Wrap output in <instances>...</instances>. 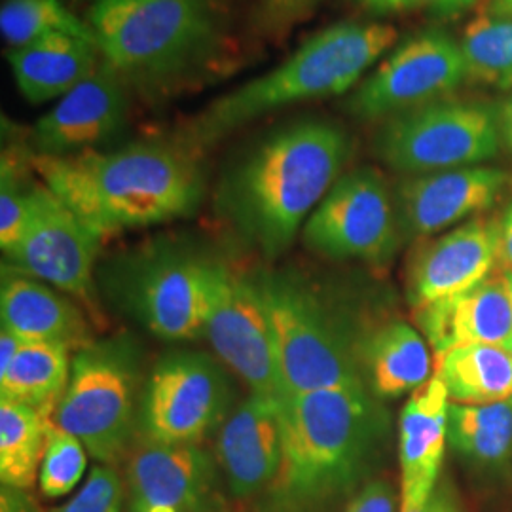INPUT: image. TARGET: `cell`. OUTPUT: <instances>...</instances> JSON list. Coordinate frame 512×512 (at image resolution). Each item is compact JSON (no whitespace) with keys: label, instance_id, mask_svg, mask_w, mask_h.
Listing matches in <instances>:
<instances>
[{"label":"cell","instance_id":"cell-14","mask_svg":"<svg viewBox=\"0 0 512 512\" xmlns=\"http://www.w3.org/2000/svg\"><path fill=\"white\" fill-rule=\"evenodd\" d=\"M101 239L46 184L35 181L27 226L14 249L4 255V266L92 306Z\"/></svg>","mask_w":512,"mask_h":512},{"label":"cell","instance_id":"cell-2","mask_svg":"<svg viewBox=\"0 0 512 512\" xmlns=\"http://www.w3.org/2000/svg\"><path fill=\"white\" fill-rule=\"evenodd\" d=\"M349 158L351 137L334 122L308 118L277 128L226 171L219 213L262 255H283Z\"/></svg>","mask_w":512,"mask_h":512},{"label":"cell","instance_id":"cell-40","mask_svg":"<svg viewBox=\"0 0 512 512\" xmlns=\"http://www.w3.org/2000/svg\"><path fill=\"white\" fill-rule=\"evenodd\" d=\"M478 2L482 0H425V8L433 18L452 19L473 10Z\"/></svg>","mask_w":512,"mask_h":512},{"label":"cell","instance_id":"cell-30","mask_svg":"<svg viewBox=\"0 0 512 512\" xmlns=\"http://www.w3.org/2000/svg\"><path fill=\"white\" fill-rule=\"evenodd\" d=\"M0 33L12 48L52 35L97 44L90 21L78 18L61 0H6L0 10Z\"/></svg>","mask_w":512,"mask_h":512},{"label":"cell","instance_id":"cell-13","mask_svg":"<svg viewBox=\"0 0 512 512\" xmlns=\"http://www.w3.org/2000/svg\"><path fill=\"white\" fill-rule=\"evenodd\" d=\"M469 80L461 44L442 29H423L395 44L349 95L355 118L384 122L456 95Z\"/></svg>","mask_w":512,"mask_h":512},{"label":"cell","instance_id":"cell-3","mask_svg":"<svg viewBox=\"0 0 512 512\" xmlns=\"http://www.w3.org/2000/svg\"><path fill=\"white\" fill-rule=\"evenodd\" d=\"M192 148L137 143L114 152L33 156L38 181L71 207L99 238L190 217L203 196Z\"/></svg>","mask_w":512,"mask_h":512},{"label":"cell","instance_id":"cell-31","mask_svg":"<svg viewBox=\"0 0 512 512\" xmlns=\"http://www.w3.org/2000/svg\"><path fill=\"white\" fill-rule=\"evenodd\" d=\"M31 164L27 158H16L14 152L2 154L0 171V247L6 255L14 249L31 213V192L35 181L29 177Z\"/></svg>","mask_w":512,"mask_h":512},{"label":"cell","instance_id":"cell-26","mask_svg":"<svg viewBox=\"0 0 512 512\" xmlns=\"http://www.w3.org/2000/svg\"><path fill=\"white\" fill-rule=\"evenodd\" d=\"M435 376L450 403L467 406L512 401L511 349L475 344L435 355Z\"/></svg>","mask_w":512,"mask_h":512},{"label":"cell","instance_id":"cell-21","mask_svg":"<svg viewBox=\"0 0 512 512\" xmlns=\"http://www.w3.org/2000/svg\"><path fill=\"white\" fill-rule=\"evenodd\" d=\"M416 327L439 355L475 344L512 348V306L501 275L414 310Z\"/></svg>","mask_w":512,"mask_h":512},{"label":"cell","instance_id":"cell-27","mask_svg":"<svg viewBox=\"0 0 512 512\" xmlns=\"http://www.w3.org/2000/svg\"><path fill=\"white\" fill-rule=\"evenodd\" d=\"M73 353L57 344L23 342L14 363L0 374V399L27 404L54 420L71 374Z\"/></svg>","mask_w":512,"mask_h":512},{"label":"cell","instance_id":"cell-10","mask_svg":"<svg viewBox=\"0 0 512 512\" xmlns=\"http://www.w3.org/2000/svg\"><path fill=\"white\" fill-rule=\"evenodd\" d=\"M234 385L219 361L202 351H169L152 366L141 395V437L202 444L234 410Z\"/></svg>","mask_w":512,"mask_h":512},{"label":"cell","instance_id":"cell-11","mask_svg":"<svg viewBox=\"0 0 512 512\" xmlns=\"http://www.w3.org/2000/svg\"><path fill=\"white\" fill-rule=\"evenodd\" d=\"M203 338L251 393L277 403L287 399L274 336L253 275H241L220 258H207Z\"/></svg>","mask_w":512,"mask_h":512},{"label":"cell","instance_id":"cell-22","mask_svg":"<svg viewBox=\"0 0 512 512\" xmlns=\"http://www.w3.org/2000/svg\"><path fill=\"white\" fill-rule=\"evenodd\" d=\"M448 408V391L435 374L404 404L397 440L401 512L420 509L439 484L448 446Z\"/></svg>","mask_w":512,"mask_h":512},{"label":"cell","instance_id":"cell-32","mask_svg":"<svg viewBox=\"0 0 512 512\" xmlns=\"http://www.w3.org/2000/svg\"><path fill=\"white\" fill-rule=\"evenodd\" d=\"M86 452L88 450L80 440L54 423L48 435L44 458L40 463V492L50 499L71 494L86 471Z\"/></svg>","mask_w":512,"mask_h":512},{"label":"cell","instance_id":"cell-19","mask_svg":"<svg viewBox=\"0 0 512 512\" xmlns=\"http://www.w3.org/2000/svg\"><path fill=\"white\" fill-rule=\"evenodd\" d=\"M215 448L232 495L260 497L272 486L281 465V403L251 393L220 425Z\"/></svg>","mask_w":512,"mask_h":512},{"label":"cell","instance_id":"cell-42","mask_svg":"<svg viewBox=\"0 0 512 512\" xmlns=\"http://www.w3.org/2000/svg\"><path fill=\"white\" fill-rule=\"evenodd\" d=\"M499 122H501V137L503 147L512 154V93L505 99V103L499 107Z\"/></svg>","mask_w":512,"mask_h":512},{"label":"cell","instance_id":"cell-38","mask_svg":"<svg viewBox=\"0 0 512 512\" xmlns=\"http://www.w3.org/2000/svg\"><path fill=\"white\" fill-rule=\"evenodd\" d=\"M355 2L368 14L378 18L397 16V14L416 10L418 6H425V0H355Z\"/></svg>","mask_w":512,"mask_h":512},{"label":"cell","instance_id":"cell-36","mask_svg":"<svg viewBox=\"0 0 512 512\" xmlns=\"http://www.w3.org/2000/svg\"><path fill=\"white\" fill-rule=\"evenodd\" d=\"M412 512H465L450 478H440L431 497Z\"/></svg>","mask_w":512,"mask_h":512},{"label":"cell","instance_id":"cell-6","mask_svg":"<svg viewBox=\"0 0 512 512\" xmlns=\"http://www.w3.org/2000/svg\"><path fill=\"white\" fill-rule=\"evenodd\" d=\"M266 311L287 397L365 387L359 344L368 323H359L334 296L296 270L253 275Z\"/></svg>","mask_w":512,"mask_h":512},{"label":"cell","instance_id":"cell-28","mask_svg":"<svg viewBox=\"0 0 512 512\" xmlns=\"http://www.w3.org/2000/svg\"><path fill=\"white\" fill-rule=\"evenodd\" d=\"M54 420L27 404L0 399V480L4 486H35Z\"/></svg>","mask_w":512,"mask_h":512},{"label":"cell","instance_id":"cell-37","mask_svg":"<svg viewBox=\"0 0 512 512\" xmlns=\"http://www.w3.org/2000/svg\"><path fill=\"white\" fill-rule=\"evenodd\" d=\"M497 266L512 272V202L497 217Z\"/></svg>","mask_w":512,"mask_h":512},{"label":"cell","instance_id":"cell-17","mask_svg":"<svg viewBox=\"0 0 512 512\" xmlns=\"http://www.w3.org/2000/svg\"><path fill=\"white\" fill-rule=\"evenodd\" d=\"M128 86L103 59L73 92L59 99L29 131L33 156H69L95 150L126 124Z\"/></svg>","mask_w":512,"mask_h":512},{"label":"cell","instance_id":"cell-9","mask_svg":"<svg viewBox=\"0 0 512 512\" xmlns=\"http://www.w3.org/2000/svg\"><path fill=\"white\" fill-rule=\"evenodd\" d=\"M207 255L156 243L116 258L105 275L116 306L164 342L203 336Z\"/></svg>","mask_w":512,"mask_h":512},{"label":"cell","instance_id":"cell-41","mask_svg":"<svg viewBox=\"0 0 512 512\" xmlns=\"http://www.w3.org/2000/svg\"><path fill=\"white\" fill-rule=\"evenodd\" d=\"M21 346H23V340H19L16 334L8 330L0 332V374H4L14 363Z\"/></svg>","mask_w":512,"mask_h":512},{"label":"cell","instance_id":"cell-5","mask_svg":"<svg viewBox=\"0 0 512 512\" xmlns=\"http://www.w3.org/2000/svg\"><path fill=\"white\" fill-rule=\"evenodd\" d=\"M88 21L110 69L145 95L205 71L226 31L217 0H97Z\"/></svg>","mask_w":512,"mask_h":512},{"label":"cell","instance_id":"cell-18","mask_svg":"<svg viewBox=\"0 0 512 512\" xmlns=\"http://www.w3.org/2000/svg\"><path fill=\"white\" fill-rule=\"evenodd\" d=\"M217 461L202 444L141 440L128 452L126 482L131 511L167 505L179 512H207L217 488Z\"/></svg>","mask_w":512,"mask_h":512},{"label":"cell","instance_id":"cell-23","mask_svg":"<svg viewBox=\"0 0 512 512\" xmlns=\"http://www.w3.org/2000/svg\"><path fill=\"white\" fill-rule=\"evenodd\" d=\"M359 366L366 389L378 401L412 395L433 376L435 361L418 327L403 319L366 325L359 344Z\"/></svg>","mask_w":512,"mask_h":512},{"label":"cell","instance_id":"cell-45","mask_svg":"<svg viewBox=\"0 0 512 512\" xmlns=\"http://www.w3.org/2000/svg\"><path fill=\"white\" fill-rule=\"evenodd\" d=\"M511 353H512V348H511Z\"/></svg>","mask_w":512,"mask_h":512},{"label":"cell","instance_id":"cell-25","mask_svg":"<svg viewBox=\"0 0 512 512\" xmlns=\"http://www.w3.org/2000/svg\"><path fill=\"white\" fill-rule=\"evenodd\" d=\"M448 446L478 480L512 486V401L484 406L450 403Z\"/></svg>","mask_w":512,"mask_h":512},{"label":"cell","instance_id":"cell-39","mask_svg":"<svg viewBox=\"0 0 512 512\" xmlns=\"http://www.w3.org/2000/svg\"><path fill=\"white\" fill-rule=\"evenodd\" d=\"M0 512H40V509L35 499L27 494V490L2 484Z\"/></svg>","mask_w":512,"mask_h":512},{"label":"cell","instance_id":"cell-15","mask_svg":"<svg viewBox=\"0 0 512 512\" xmlns=\"http://www.w3.org/2000/svg\"><path fill=\"white\" fill-rule=\"evenodd\" d=\"M509 184L511 175L494 165L403 177L393 190L403 243H420L482 217L503 198Z\"/></svg>","mask_w":512,"mask_h":512},{"label":"cell","instance_id":"cell-12","mask_svg":"<svg viewBox=\"0 0 512 512\" xmlns=\"http://www.w3.org/2000/svg\"><path fill=\"white\" fill-rule=\"evenodd\" d=\"M304 247L329 260L387 266L403 245L393 190L374 167L344 173L302 228Z\"/></svg>","mask_w":512,"mask_h":512},{"label":"cell","instance_id":"cell-8","mask_svg":"<svg viewBox=\"0 0 512 512\" xmlns=\"http://www.w3.org/2000/svg\"><path fill=\"white\" fill-rule=\"evenodd\" d=\"M501 148L499 107L456 95L387 118L374 137L376 156L404 177L488 165Z\"/></svg>","mask_w":512,"mask_h":512},{"label":"cell","instance_id":"cell-44","mask_svg":"<svg viewBox=\"0 0 512 512\" xmlns=\"http://www.w3.org/2000/svg\"><path fill=\"white\" fill-rule=\"evenodd\" d=\"M503 277V283H505V289H507V293H509V298H511V306H512V272H503L501 274Z\"/></svg>","mask_w":512,"mask_h":512},{"label":"cell","instance_id":"cell-35","mask_svg":"<svg viewBox=\"0 0 512 512\" xmlns=\"http://www.w3.org/2000/svg\"><path fill=\"white\" fill-rule=\"evenodd\" d=\"M397 492L393 484L385 478H370L351 495L344 512H395Z\"/></svg>","mask_w":512,"mask_h":512},{"label":"cell","instance_id":"cell-24","mask_svg":"<svg viewBox=\"0 0 512 512\" xmlns=\"http://www.w3.org/2000/svg\"><path fill=\"white\" fill-rule=\"evenodd\" d=\"M101 61L103 55L97 44L67 35L40 38L8 52L19 92L35 105L73 92Z\"/></svg>","mask_w":512,"mask_h":512},{"label":"cell","instance_id":"cell-43","mask_svg":"<svg viewBox=\"0 0 512 512\" xmlns=\"http://www.w3.org/2000/svg\"><path fill=\"white\" fill-rule=\"evenodd\" d=\"M484 12L512 19V0H488Z\"/></svg>","mask_w":512,"mask_h":512},{"label":"cell","instance_id":"cell-1","mask_svg":"<svg viewBox=\"0 0 512 512\" xmlns=\"http://www.w3.org/2000/svg\"><path fill=\"white\" fill-rule=\"evenodd\" d=\"M283 452L260 512H327L370 480L391 418L366 387L321 389L281 403Z\"/></svg>","mask_w":512,"mask_h":512},{"label":"cell","instance_id":"cell-29","mask_svg":"<svg viewBox=\"0 0 512 512\" xmlns=\"http://www.w3.org/2000/svg\"><path fill=\"white\" fill-rule=\"evenodd\" d=\"M469 80L512 92V19L480 14L459 38Z\"/></svg>","mask_w":512,"mask_h":512},{"label":"cell","instance_id":"cell-33","mask_svg":"<svg viewBox=\"0 0 512 512\" xmlns=\"http://www.w3.org/2000/svg\"><path fill=\"white\" fill-rule=\"evenodd\" d=\"M124 480L112 465H95L80 492L52 512H122Z\"/></svg>","mask_w":512,"mask_h":512},{"label":"cell","instance_id":"cell-4","mask_svg":"<svg viewBox=\"0 0 512 512\" xmlns=\"http://www.w3.org/2000/svg\"><path fill=\"white\" fill-rule=\"evenodd\" d=\"M397 38V29L382 21L329 25L272 71L213 101L190 122L183 143L205 147L274 110L349 92L365 80Z\"/></svg>","mask_w":512,"mask_h":512},{"label":"cell","instance_id":"cell-34","mask_svg":"<svg viewBox=\"0 0 512 512\" xmlns=\"http://www.w3.org/2000/svg\"><path fill=\"white\" fill-rule=\"evenodd\" d=\"M323 0H260L256 6V27L268 35H281L298 21L308 18Z\"/></svg>","mask_w":512,"mask_h":512},{"label":"cell","instance_id":"cell-20","mask_svg":"<svg viewBox=\"0 0 512 512\" xmlns=\"http://www.w3.org/2000/svg\"><path fill=\"white\" fill-rule=\"evenodd\" d=\"M69 296L2 264V330L29 344H57L76 353L95 342L86 313Z\"/></svg>","mask_w":512,"mask_h":512},{"label":"cell","instance_id":"cell-7","mask_svg":"<svg viewBox=\"0 0 512 512\" xmlns=\"http://www.w3.org/2000/svg\"><path fill=\"white\" fill-rule=\"evenodd\" d=\"M143 387L141 353L128 334L95 340L73 353L54 423L80 440L92 458L112 465L128 456Z\"/></svg>","mask_w":512,"mask_h":512},{"label":"cell","instance_id":"cell-16","mask_svg":"<svg viewBox=\"0 0 512 512\" xmlns=\"http://www.w3.org/2000/svg\"><path fill=\"white\" fill-rule=\"evenodd\" d=\"M497 266V219L476 217L416 243L406 266V300L412 310L465 293Z\"/></svg>","mask_w":512,"mask_h":512}]
</instances>
